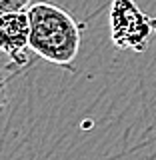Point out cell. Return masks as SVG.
<instances>
[{"label": "cell", "instance_id": "obj_1", "mask_svg": "<svg viewBox=\"0 0 156 160\" xmlns=\"http://www.w3.org/2000/svg\"><path fill=\"white\" fill-rule=\"evenodd\" d=\"M30 48L56 66H70L80 48V30L66 10L48 2L30 4Z\"/></svg>", "mask_w": 156, "mask_h": 160}, {"label": "cell", "instance_id": "obj_3", "mask_svg": "<svg viewBox=\"0 0 156 160\" xmlns=\"http://www.w3.org/2000/svg\"><path fill=\"white\" fill-rule=\"evenodd\" d=\"M0 50L8 54L20 68H26L34 60L30 48V18L28 10L0 14Z\"/></svg>", "mask_w": 156, "mask_h": 160}, {"label": "cell", "instance_id": "obj_4", "mask_svg": "<svg viewBox=\"0 0 156 160\" xmlns=\"http://www.w3.org/2000/svg\"><path fill=\"white\" fill-rule=\"evenodd\" d=\"M20 70L22 68H20L8 54H4L2 50H0V114H2V110L8 102V82L16 76Z\"/></svg>", "mask_w": 156, "mask_h": 160}, {"label": "cell", "instance_id": "obj_2", "mask_svg": "<svg viewBox=\"0 0 156 160\" xmlns=\"http://www.w3.org/2000/svg\"><path fill=\"white\" fill-rule=\"evenodd\" d=\"M108 22L112 42L122 50L144 52L156 32V20L144 14L132 0H112Z\"/></svg>", "mask_w": 156, "mask_h": 160}, {"label": "cell", "instance_id": "obj_5", "mask_svg": "<svg viewBox=\"0 0 156 160\" xmlns=\"http://www.w3.org/2000/svg\"><path fill=\"white\" fill-rule=\"evenodd\" d=\"M30 0H0V14L14 12V10H26Z\"/></svg>", "mask_w": 156, "mask_h": 160}]
</instances>
